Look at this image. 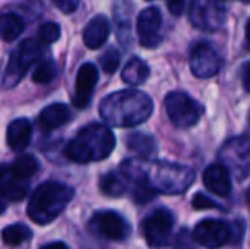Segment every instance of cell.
<instances>
[{"label":"cell","mask_w":250,"mask_h":249,"mask_svg":"<svg viewBox=\"0 0 250 249\" xmlns=\"http://www.w3.org/2000/svg\"><path fill=\"white\" fill-rule=\"evenodd\" d=\"M153 103L145 92L126 89L107 96L101 103V116L112 126H135L150 118Z\"/></svg>","instance_id":"cell-1"},{"label":"cell","mask_w":250,"mask_h":249,"mask_svg":"<svg viewBox=\"0 0 250 249\" xmlns=\"http://www.w3.org/2000/svg\"><path fill=\"white\" fill-rule=\"evenodd\" d=\"M116 138L105 125L90 123L79 130L65 149L66 159L72 162L87 164L104 160L114 150Z\"/></svg>","instance_id":"cell-2"},{"label":"cell","mask_w":250,"mask_h":249,"mask_svg":"<svg viewBox=\"0 0 250 249\" xmlns=\"http://www.w3.org/2000/svg\"><path fill=\"white\" fill-rule=\"evenodd\" d=\"M73 189L60 181H46L40 184L36 191L31 195L29 205H27V215L38 226H46L56 220L68 203L73 200Z\"/></svg>","instance_id":"cell-3"},{"label":"cell","mask_w":250,"mask_h":249,"mask_svg":"<svg viewBox=\"0 0 250 249\" xmlns=\"http://www.w3.org/2000/svg\"><path fill=\"white\" fill-rule=\"evenodd\" d=\"M146 180L157 191L175 195L191 186L194 173L179 164L155 162L151 169H146Z\"/></svg>","instance_id":"cell-4"},{"label":"cell","mask_w":250,"mask_h":249,"mask_svg":"<svg viewBox=\"0 0 250 249\" xmlns=\"http://www.w3.org/2000/svg\"><path fill=\"white\" fill-rule=\"evenodd\" d=\"M44 53V48L41 41L36 40H26L21 43L10 55V60L7 63L5 75H3V84L7 87H12L19 82L27 72L31 65H34Z\"/></svg>","instance_id":"cell-5"},{"label":"cell","mask_w":250,"mask_h":249,"mask_svg":"<svg viewBox=\"0 0 250 249\" xmlns=\"http://www.w3.org/2000/svg\"><path fill=\"white\" fill-rule=\"evenodd\" d=\"M227 9L221 0H191L189 5V21L198 29L216 31L225 24Z\"/></svg>","instance_id":"cell-6"},{"label":"cell","mask_w":250,"mask_h":249,"mask_svg":"<svg viewBox=\"0 0 250 249\" xmlns=\"http://www.w3.org/2000/svg\"><path fill=\"white\" fill-rule=\"evenodd\" d=\"M165 111L175 126L189 128L199 121L203 108L186 92H170L165 97Z\"/></svg>","instance_id":"cell-7"},{"label":"cell","mask_w":250,"mask_h":249,"mask_svg":"<svg viewBox=\"0 0 250 249\" xmlns=\"http://www.w3.org/2000/svg\"><path fill=\"white\" fill-rule=\"evenodd\" d=\"M221 164L237 180H244L250 171V140L245 136L228 140L220 152Z\"/></svg>","instance_id":"cell-8"},{"label":"cell","mask_w":250,"mask_h":249,"mask_svg":"<svg viewBox=\"0 0 250 249\" xmlns=\"http://www.w3.org/2000/svg\"><path fill=\"white\" fill-rule=\"evenodd\" d=\"M174 226V217L168 210H155L143 222V236L150 248H164L168 243Z\"/></svg>","instance_id":"cell-9"},{"label":"cell","mask_w":250,"mask_h":249,"mask_svg":"<svg viewBox=\"0 0 250 249\" xmlns=\"http://www.w3.org/2000/svg\"><path fill=\"white\" fill-rule=\"evenodd\" d=\"M192 239L203 248L218 249L231 239V230L228 224L221 222V220H203L196 226L194 232H192Z\"/></svg>","instance_id":"cell-10"},{"label":"cell","mask_w":250,"mask_h":249,"mask_svg":"<svg viewBox=\"0 0 250 249\" xmlns=\"http://www.w3.org/2000/svg\"><path fill=\"white\" fill-rule=\"evenodd\" d=\"M90 229L111 241L126 239L129 232V226L126 224V220L119 213L111 212V210L94 213V217L90 219Z\"/></svg>","instance_id":"cell-11"},{"label":"cell","mask_w":250,"mask_h":249,"mask_svg":"<svg viewBox=\"0 0 250 249\" xmlns=\"http://www.w3.org/2000/svg\"><path fill=\"white\" fill-rule=\"evenodd\" d=\"M140 43L145 48H155L162 41V14L157 7L142 10L136 21Z\"/></svg>","instance_id":"cell-12"},{"label":"cell","mask_w":250,"mask_h":249,"mask_svg":"<svg viewBox=\"0 0 250 249\" xmlns=\"http://www.w3.org/2000/svg\"><path fill=\"white\" fill-rule=\"evenodd\" d=\"M189 65H191V70L196 77L209 79V77L218 73V70L221 67V60L216 51H214V48H211L206 43H201L192 50Z\"/></svg>","instance_id":"cell-13"},{"label":"cell","mask_w":250,"mask_h":249,"mask_svg":"<svg viewBox=\"0 0 250 249\" xmlns=\"http://www.w3.org/2000/svg\"><path fill=\"white\" fill-rule=\"evenodd\" d=\"M97 80H99V70L96 68V65L83 63L79 68L75 80V94H73V104L79 110H83V108L89 106Z\"/></svg>","instance_id":"cell-14"},{"label":"cell","mask_w":250,"mask_h":249,"mask_svg":"<svg viewBox=\"0 0 250 249\" xmlns=\"http://www.w3.org/2000/svg\"><path fill=\"white\" fill-rule=\"evenodd\" d=\"M29 191L27 180L14 173L12 166H0V195L7 202H21Z\"/></svg>","instance_id":"cell-15"},{"label":"cell","mask_w":250,"mask_h":249,"mask_svg":"<svg viewBox=\"0 0 250 249\" xmlns=\"http://www.w3.org/2000/svg\"><path fill=\"white\" fill-rule=\"evenodd\" d=\"M203 180L206 188L211 193L220 196H227L231 189V180H230V171L223 166V164H213L209 166L203 174Z\"/></svg>","instance_id":"cell-16"},{"label":"cell","mask_w":250,"mask_h":249,"mask_svg":"<svg viewBox=\"0 0 250 249\" xmlns=\"http://www.w3.org/2000/svg\"><path fill=\"white\" fill-rule=\"evenodd\" d=\"M70 118H72V114H70L68 106L62 103H55L41 111L38 123H40L41 130H44V132H53V130H58L60 126L68 123Z\"/></svg>","instance_id":"cell-17"},{"label":"cell","mask_w":250,"mask_h":249,"mask_svg":"<svg viewBox=\"0 0 250 249\" xmlns=\"http://www.w3.org/2000/svg\"><path fill=\"white\" fill-rule=\"evenodd\" d=\"M31 135H33V128H31L29 120L17 118L7 128V143L14 152H22L29 145Z\"/></svg>","instance_id":"cell-18"},{"label":"cell","mask_w":250,"mask_h":249,"mask_svg":"<svg viewBox=\"0 0 250 249\" xmlns=\"http://www.w3.org/2000/svg\"><path fill=\"white\" fill-rule=\"evenodd\" d=\"M109 33H111L109 21L104 16H96L92 21H89V24L83 29V43L90 50H97L105 43Z\"/></svg>","instance_id":"cell-19"},{"label":"cell","mask_w":250,"mask_h":249,"mask_svg":"<svg viewBox=\"0 0 250 249\" xmlns=\"http://www.w3.org/2000/svg\"><path fill=\"white\" fill-rule=\"evenodd\" d=\"M121 77L129 86H140V84H143L150 77V67L143 60L135 57L125 65Z\"/></svg>","instance_id":"cell-20"},{"label":"cell","mask_w":250,"mask_h":249,"mask_svg":"<svg viewBox=\"0 0 250 249\" xmlns=\"http://www.w3.org/2000/svg\"><path fill=\"white\" fill-rule=\"evenodd\" d=\"M126 186H128V178L123 173H116V171L104 174L99 181L101 191L107 196H121L126 191Z\"/></svg>","instance_id":"cell-21"},{"label":"cell","mask_w":250,"mask_h":249,"mask_svg":"<svg viewBox=\"0 0 250 249\" xmlns=\"http://www.w3.org/2000/svg\"><path fill=\"white\" fill-rule=\"evenodd\" d=\"M24 21L17 14H3L0 16V40L14 41L22 34Z\"/></svg>","instance_id":"cell-22"},{"label":"cell","mask_w":250,"mask_h":249,"mask_svg":"<svg viewBox=\"0 0 250 249\" xmlns=\"http://www.w3.org/2000/svg\"><path fill=\"white\" fill-rule=\"evenodd\" d=\"M126 143H128L129 150L145 157V159H148V157H151L157 152V142H155L153 136L146 135V133H133V135L128 136V142Z\"/></svg>","instance_id":"cell-23"},{"label":"cell","mask_w":250,"mask_h":249,"mask_svg":"<svg viewBox=\"0 0 250 249\" xmlns=\"http://www.w3.org/2000/svg\"><path fill=\"white\" fill-rule=\"evenodd\" d=\"M2 239L9 248L21 246L24 241L31 239V230H29V227H26L24 224H12V226L3 229Z\"/></svg>","instance_id":"cell-24"},{"label":"cell","mask_w":250,"mask_h":249,"mask_svg":"<svg viewBox=\"0 0 250 249\" xmlns=\"http://www.w3.org/2000/svg\"><path fill=\"white\" fill-rule=\"evenodd\" d=\"M38 167H40V164H38L36 157L29 156V154H22V156H19L12 162L14 173L19 174V176L24 178V180L34 176V174H36V171H38Z\"/></svg>","instance_id":"cell-25"},{"label":"cell","mask_w":250,"mask_h":249,"mask_svg":"<svg viewBox=\"0 0 250 249\" xmlns=\"http://www.w3.org/2000/svg\"><path fill=\"white\" fill-rule=\"evenodd\" d=\"M56 77V65L53 60H43L33 70V82L36 84H50Z\"/></svg>","instance_id":"cell-26"},{"label":"cell","mask_w":250,"mask_h":249,"mask_svg":"<svg viewBox=\"0 0 250 249\" xmlns=\"http://www.w3.org/2000/svg\"><path fill=\"white\" fill-rule=\"evenodd\" d=\"M133 183H135V186H133V200H135L136 203L150 202V200L158 193L157 189L148 183L146 176L142 178V180H138V181H133Z\"/></svg>","instance_id":"cell-27"},{"label":"cell","mask_w":250,"mask_h":249,"mask_svg":"<svg viewBox=\"0 0 250 249\" xmlns=\"http://www.w3.org/2000/svg\"><path fill=\"white\" fill-rule=\"evenodd\" d=\"M121 62V55L116 48H107L105 53L101 57V67L105 73H114Z\"/></svg>","instance_id":"cell-28"},{"label":"cell","mask_w":250,"mask_h":249,"mask_svg":"<svg viewBox=\"0 0 250 249\" xmlns=\"http://www.w3.org/2000/svg\"><path fill=\"white\" fill-rule=\"evenodd\" d=\"M60 26L56 23H46L41 26L40 33H38V41L43 45H50L60 40Z\"/></svg>","instance_id":"cell-29"},{"label":"cell","mask_w":250,"mask_h":249,"mask_svg":"<svg viewBox=\"0 0 250 249\" xmlns=\"http://www.w3.org/2000/svg\"><path fill=\"white\" fill-rule=\"evenodd\" d=\"M192 206L198 210H209V208H216V203L208 198V196H204L203 193H198L194 196V200H192Z\"/></svg>","instance_id":"cell-30"},{"label":"cell","mask_w":250,"mask_h":249,"mask_svg":"<svg viewBox=\"0 0 250 249\" xmlns=\"http://www.w3.org/2000/svg\"><path fill=\"white\" fill-rule=\"evenodd\" d=\"M53 2H55V5L65 14L75 12L80 5V0H53Z\"/></svg>","instance_id":"cell-31"},{"label":"cell","mask_w":250,"mask_h":249,"mask_svg":"<svg viewBox=\"0 0 250 249\" xmlns=\"http://www.w3.org/2000/svg\"><path fill=\"white\" fill-rule=\"evenodd\" d=\"M174 249H192V243H191V237H189L188 230H182L177 236Z\"/></svg>","instance_id":"cell-32"},{"label":"cell","mask_w":250,"mask_h":249,"mask_svg":"<svg viewBox=\"0 0 250 249\" xmlns=\"http://www.w3.org/2000/svg\"><path fill=\"white\" fill-rule=\"evenodd\" d=\"M186 0H167L168 10L172 12V16H181L182 9H184Z\"/></svg>","instance_id":"cell-33"},{"label":"cell","mask_w":250,"mask_h":249,"mask_svg":"<svg viewBox=\"0 0 250 249\" xmlns=\"http://www.w3.org/2000/svg\"><path fill=\"white\" fill-rule=\"evenodd\" d=\"M242 84H244V89L250 92V62L245 63L242 68Z\"/></svg>","instance_id":"cell-34"},{"label":"cell","mask_w":250,"mask_h":249,"mask_svg":"<svg viewBox=\"0 0 250 249\" xmlns=\"http://www.w3.org/2000/svg\"><path fill=\"white\" fill-rule=\"evenodd\" d=\"M41 249H68L65 243H51V244H44Z\"/></svg>","instance_id":"cell-35"},{"label":"cell","mask_w":250,"mask_h":249,"mask_svg":"<svg viewBox=\"0 0 250 249\" xmlns=\"http://www.w3.org/2000/svg\"><path fill=\"white\" fill-rule=\"evenodd\" d=\"M5 208H7V200L3 198L2 195H0V213L5 212Z\"/></svg>","instance_id":"cell-36"},{"label":"cell","mask_w":250,"mask_h":249,"mask_svg":"<svg viewBox=\"0 0 250 249\" xmlns=\"http://www.w3.org/2000/svg\"><path fill=\"white\" fill-rule=\"evenodd\" d=\"M247 41H249V45H250V19H249V23H247Z\"/></svg>","instance_id":"cell-37"},{"label":"cell","mask_w":250,"mask_h":249,"mask_svg":"<svg viewBox=\"0 0 250 249\" xmlns=\"http://www.w3.org/2000/svg\"><path fill=\"white\" fill-rule=\"evenodd\" d=\"M247 202H249V205H250V188H249V195H247Z\"/></svg>","instance_id":"cell-38"},{"label":"cell","mask_w":250,"mask_h":249,"mask_svg":"<svg viewBox=\"0 0 250 249\" xmlns=\"http://www.w3.org/2000/svg\"><path fill=\"white\" fill-rule=\"evenodd\" d=\"M242 2H250V0H242Z\"/></svg>","instance_id":"cell-39"}]
</instances>
